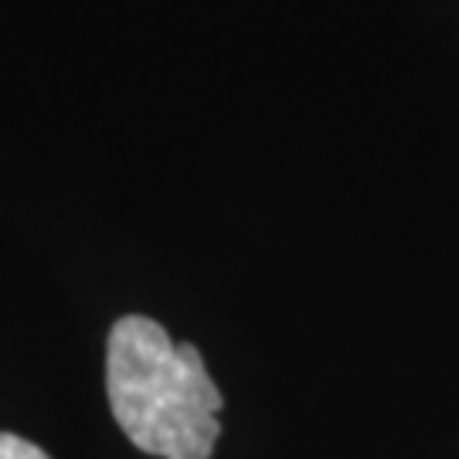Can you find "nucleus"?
<instances>
[{
  "label": "nucleus",
  "instance_id": "f257e3e1",
  "mask_svg": "<svg viewBox=\"0 0 459 459\" xmlns=\"http://www.w3.org/2000/svg\"><path fill=\"white\" fill-rule=\"evenodd\" d=\"M106 392L113 419L136 449L160 459H208L221 436V392L195 344H174L150 316L109 330Z\"/></svg>",
  "mask_w": 459,
  "mask_h": 459
},
{
  "label": "nucleus",
  "instance_id": "f03ea898",
  "mask_svg": "<svg viewBox=\"0 0 459 459\" xmlns=\"http://www.w3.org/2000/svg\"><path fill=\"white\" fill-rule=\"evenodd\" d=\"M0 459H51L41 446L21 439L14 432H0Z\"/></svg>",
  "mask_w": 459,
  "mask_h": 459
}]
</instances>
